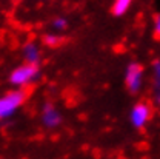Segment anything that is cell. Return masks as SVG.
<instances>
[{
	"instance_id": "cell-4",
	"label": "cell",
	"mask_w": 160,
	"mask_h": 159,
	"mask_svg": "<svg viewBox=\"0 0 160 159\" xmlns=\"http://www.w3.org/2000/svg\"><path fill=\"white\" fill-rule=\"evenodd\" d=\"M151 107L146 102H137L129 111V122L136 130H142L151 119Z\"/></svg>"
},
{
	"instance_id": "cell-10",
	"label": "cell",
	"mask_w": 160,
	"mask_h": 159,
	"mask_svg": "<svg viewBox=\"0 0 160 159\" xmlns=\"http://www.w3.org/2000/svg\"><path fill=\"white\" fill-rule=\"evenodd\" d=\"M68 28V20L65 19V17H56V19L51 22V29L54 31V33H62V31H65Z\"/></svg>"
},
{
	"instance_id": "cell-7",
	"label": "cell",
	"mask_w": 160,
	"mask_h": 159,
	"mask_svg": "<svg viewBox=\"0 0 160 159\" xmlns=\"http://www.w3.org/2000/svg\"><path fill=\"white\" fill-rule=\"evenodd\" d=\"M152 91L154 102L160 105V59L152 62Z\"/></svg>"
},
{
	"instance_id": "cell-5",
	"label": "cell",
	"mask_w": 160,
	"mask_h": 159,
	"mask_svg": "<svg viewBox=\"0 0 160 159\" xmlns=\"http://www.w3.org/2000/svg\"><path fill=\"white\" fill-rule=\"evenodd\" d=\"M40 120H42V125L48 130H54L57 128L62 120H63V116L60 113V110L51 102H46L43 107H42V113H40Z\"/></svg>"
},
{
	"instance_id": "cell-11",
	"label": "cell",
	"mask_w": 160,
	"mask_h": 159,
	"mask_svg": "<svg viewBox=\"0 0 160 159\" xmlns=\"http://www.w3.org/2000/svg\"><path fill=\"white\" fill-rule=\"evenodd\" d=\"M154 36L160 39V14H156L154 17Z\"/></svg>"
},
{
	"instance_id": "cell-12",
	"label": "cell",
	"mask_w": 160,
	"mask_h": 159,
	"mask_svg": "<svg viewBox=\"0 0 160 159\" xmlns=\"http://www.w3.org/2000/svg\"><path fill=\"white\" fill-rule=\"evenodd\" d=\"M40 2H45V0H40Z\"/></svg>"
},
{
	"instance_id": "cell-8",
	"label": "cell",
	"mask_w": 160,
	"mask_h": 159,
	"mask_svg": "<svg viewBox=\"0 0 160 159\" xmlns=\"http://www.w3.org/2000/svg\"><path fill=\"white\" fill-rule=\"evenodd\" d=\"M132 2H134V0H114V2H112V14H114L116 17L125 16V14L129 11Z\"/></svg>"
},
{
	"instance_id": "cell-1",
	"label": "cell",
	"mask_w": 160,
	"mask_h": 159,
	"mask_svg": "<svg viewBox=\"0 0 160 159\" xmlns=\"http://www.w3.org/2000/svg\"><path fill=\"white\" fill-rule=\"evenodd\" d=\"M26 96L28 94L25 88H14L0 96V122L12 118L25 103Z\"/></svg>"
},
{
	"instance_id": "cell-3",
	"label": "cell",
	"mask_w": 160,
	"mask_h": 159,
	"mask_svg": "<svg viewBox=\"0 0 160 159\" xmlns=\"http://www.w3.org/2000/svg\"><path fill=\"white\" fill-rule=\"evenodd\" d=\"M143 77H145V70L143 65L139 62H129L125 68V74H123V80H125V87L131 94H137L142 87H143Z\"/></svg>"
},
{
	"instance_id": "cell-6",
	"label": "cell",
	"mask_w": 160,
	"mask_h": 159,
	"mask_svg": "<svg viewBox=\"0 0 160 159\" xmlns=\"http://www.w3.org/2000/svg\"><path fill=\"white\" fill-rule=\"evenodd\" d=\"M22 56L26 63H34V65H39L40 62V56H42V51H40V46L36 42H26L22 48Z\"/></svg>"
},
{
	"instance_id": "cell-9",
	"label": "cell",
	"mask_w": 160,
	"mask_h": 159,
	"mask_svg": "<svg viewBox=\"0 0 160 159\" xmlns=\"http://www.w3.org/2000/svg\"><path fill=\"white\" fill-rule=\"evenodd\" d=\"M60 42H62V37H60L57 33H48L43 36V45L49 46V48H56L59 46Z\"/></svg>"
},
{
	"instance_id": "cell-2",
	"label": "cell",
	"mask_w": 160,
	"mask_h": 159,
	"mask_svg": "<svg viewBox=\"0 0 160 159\" xmlns=\"http://www.w3.org/2000/svg\"><path fill=\"white\" fill-rule=\"evenodd\" d=\"M40 76V66L34 63H22L19 66H16L11 73H9V83L14 88H25L28 85H31L32 82L39 79Z\"/></svg>"
}]
</instances>
